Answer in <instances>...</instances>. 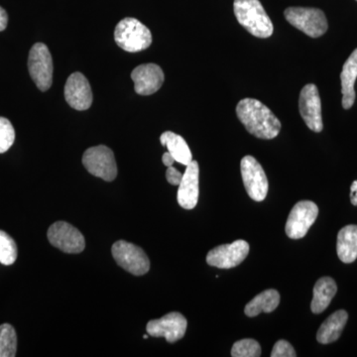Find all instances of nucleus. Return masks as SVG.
<instances>
[{
  "instance_id": "obj_22",
  "label": "nucleus",
  "mask_w": 357,
  "mask_h": 357,
  "mask_svg": "<svg viewBox=\"0 0 357 357\" xmlns=\"http://www.w3.org/2000/svg\"><path fill=\"white\" fill-rule=\"evenodd\" d=\"M280 304V294L274 289L265 290L253 298L244 309L246 316L255 318L261 312H271Z\"/></svg>"
},
{
  "instance_id": "obj_16",
  "label": "nucleus",
  "mask_w": 357,
  "mask_h": 357,
  "mask_svg": "<svg viewBox=\"0 0 357 357\" xmlns=\"http://www.w3.org/2000/svg\"><path fill=\"white\" fill-rule=\"evenodd\" d=\"M199 163L192 161L183 174L182 181L178 185V203L185 210L196 208L199 201Z\"/></svg>"
},
{
  "instance_id": "obj_14",
  "label": "nucleus",
  "mask_w": 357,
  "mask_h": 357,
  "mask_svg": "<svg viewBox=\"0 0 357 357\" xmlns=\"http://www.w3.org/2000/svg\"><path fill=\"white\" fill-rule=\"evenodd\" d=\"M65 98L74 109L86 110L93 103V93L88 79L82 73H74L68 77L65 86Z\"/></svg>"
},
{
  "instance_id": "obj_9",
  "label": "nucleus",
  "mask_w": 357,
  "mask_h": 357,
  "mask_svg": "<svg viewBox=\"0 0 357 357\" xmlns=\"http://www.w3.org/2000/svg\"><path fill=\"white\" fill-rule=\"evenodd\" d=\"M318 215L319 208L314 202L301 201L296 204L286 222V234L292 239L303 238L316 222Z\"/></svg>"
},
{
  "instance_id": "obj_24",
  "label": "nucleus",
  "mask_w": 357,
  "mask_h": 357,
  "mask_svg": "<svg viewBox=\"0 0 357 357\" xmlns=\"http://www.w3.org/2000/svg\"><path fill=\"white\" fill-rule=\"evenodd\" d=\"M17 245L13 237L0 230V263L9 266L17 259Z\"/></svg>"
},
{
  "instance_id": "obj_33",
  "label": "nucleus",
  "mask_w": 357,
  "mask_h": 357,
  "mask_svg": "<svg viewBox=\"0 0 357 357\" xmlns=\"http://www.w3.org/2000/svg\"><path fill=\"white\" fill-rule=\"evenodd\" d=\"M356 1H357V0H356Z\"/></svg>"
},
{
  "instance_id": "obj_26",
  "label": "nucleus",
  "mask_w": 357,
  "mask_h": 357,
  "mask_svg": "<svg viewBox=\"0 0 357 357\" xmlns=\"http://www.w3.org/2000/svg\"><path fill=\"white\" fill-rule=\"evenodd\" d=\"M15 141V130L13 124L6 119L0 117V154L6 153Z\"/></svg>"
},
{
  "instance_id": "obj_8",
  "label": "nucleus",
  "mask_w": 357,
  "mask_h": 357,
  "mask_svg": "<svg viewBox=\"0 0 357 357\" xmlns=\"http://www.w3.org/2000/svg\"><path fill=\"white\" fill-rule=\"evenodd\" d=\"M49 241L54 248L70 255L83 252L86 241L82 232L66 222L53 223L47 232Z\"/></svg>"
},
{
  "instance_id": "obj_7",
  "label": "nucleus",
  "mask_w": 357,
  "mask_h": 357,
  "mask_svg": "<svg viewBox=\"0 0 357 357\" xmlns=\"http://www.w3.org/2000/svg\"><path fill=\"white\" fill-rule=\"evenodd\" d=\"M86 171L95 177L112 182L117 176V165L112 149L105 145L89 148L83 156Z\"/></svg>"
},
{
  "instance_id": "obj_29",
  "label": "nucleus",
  "mask_w": 357,
  "mask_h": 357,
  "mask_svg": "<svg viewBox=\"0 0 357 357\" xmlns=\"http://www.w3.org/2000/svg\"><path fill=\"white\" fill-rule=\"evenodd\" d=\"M7 23H8V15H7L6 11L0 6V31L6 29Z\"/></svg>"
},
{
  "instance_id": "obj_15",
  "label": "nucleus",
  "mask_w": 357,
  "mask_h": 357,
  "mask_svg": "<svg viewBox=\"0 0 357 357\" xmlns=\"http://www.w3.org/2000/svg\"><path fill=\"white\" fill-rule=\"evenodd\" d=\"M134 89L140 96H150L158 91L164 83L163 70L156 64L138 66L131 73Z\"/></svg>"
},
{
  "instance_id": "obj_18",
  "label": "nucleus",
  "mask_w": 357,
  "mask_h": 357,
  "mask_svg": "<svg viewBox=\"0 0 357 357\" xmlns=\"http://www.w3.org/2000/svg\"><path fill=\"white\" fill-rule=\"evenodd\" d=\"M349 319V314L344 310L333 312L319 326L317 333V340L321 344H332L337 342L344 332L345 325Z\"/></svg>"
},
{
  "instance_id": "obj_2",
  "label": "nucleus",
  "mask_w": 357,
  "mask_h": 357,
  "mask_svg": "<svg viewBox=\"0 0 357 357\" xmlns=\"http://www.w3.org/2000/svg\"><path fill=\"white\" fill-rule=\"evenodd\" d=\"M234 10L239 24L253 36L268 38L273 34L272 21L259 0H234Z\"/></svg>"
},
{
  "instance_id": "obj_17",
  "label": "nucleus",
  "mask_w": 357,
  "mask_h": 357,
  "mask_svg": "<svg viewBox=\"0 0 357 357\" xmlns=\"http://www.w3.org/2000/svg\"><path fill=\"white\" fill-rule=\"evenodd\" d=\"M357 77V49L352 52L342 68V107L344 109H351L356 100L354 84Z\"/></svg>"
},
{
  "instance_id": "obj_31",
  "label": "nucleus",
  "mask_w": 357,
  "mask_h": 357,
  "mask_svg": "<svg viewBox=\"0 0 357 357\" xmlns=\"http://www.w3.org/2000/svg\"><path fill=\"white\" fill-rule=\"evenodd\" d=\"M351 201L354 206H357V181H354L351 187Z\"/></svg>"
},
{
  "instance_id": "obj_3",
  "label": "nucleus",
  "mask_w": 357,
  "mask_h": 357,
  "mask_svg": "<svg viewBox=\"0 0 357 357\" xmlns=\"http://www.w3.org/2000/svg\"><path fill=\"white\" fill-rule=\"evenodd\" d=\"M114 40L122 50L136 53L149 48L152 44V34L139 20L126 17L115 27Z\"/></svg>"
},
{
  "instance_id": "obj_10",
  "label": "nucleus",
  "mask_w": 357,
  "mask_h": 357,
  "mask_svg": "<svg viewBox=\"0 0 357 357\" xmlns=\"http://www.w3.org/2000/svg\"><path fill=\"white\" fill-rule=\"evenodd\" d=\"M241 170L248 196L255 202L264 201L268 194V180L262 166L255 157L245 156L241 160Z\"/></svg>"
},
{
  "instance_id": "obj_27",
  "label": "nucleus",
  "mask_w": 357,
  "mask_h": 357,
  "mask_svg": "<svg viewBox=\"0 0 357 357\" xmlns=\"http://www.w3.org/2000/svg\"><path fill=\"white\" fill-rule=\"evenodd\" d=\"M295 349L287 340H278L272 349L271 357H296Z\"/></svg>"
},
{
  "instance_id": "obj_25",
  "label": "nucleus",
  "mask_w": 357,
  "mask_h": 357,
  "mask_svg": "<svg viewBox=\"0 0 357 357\" xmlns=\"http://www.w3.org/2000/svg\"><path fill=\"white\" fill-rule=\"evenodd\" d=\"M261 356V347L251 338L238 340L234 344L231 356L234 357H259Z\"/></svg>"
},
{
  "instance_id": "obj_4",
  "label": "nucleus",
  "mask_w": 357,
  "mask_h": 357,
  "mask_svg": "<svg viewBox=\"0 0 357 357\" xmlns=\"http://www.w3.org/2000/svg\"><path fill=\"white\" fill-rule=\"evenodd\" d=\"M284 15L291 25L312 38L323 36L328 31V20L321 9L289 7Z\"/></svg>"
},
{
  "instance_id": "obj_32",
  "label": "nucleus",
  "mask_w": 357,
  "mask_h": 357,
  "mask_svg": "<svg viewBox=\"0 0 357 357\" xmlns=\"http://www.w3.org/2000/svg\"><path fill=\"white\" fill-rule=\"evenodd\" d=\"M144 338H145V340H147V338H148V335H144Z\"/></svg>"
},
{
  "instance_id": "obj_13",
  "label": "nucleus",
  "mask_w": 357,
  "mask_h": 357,
  "mask_svg": "<svg viewBox=\"0 0 357 357\" xmlns=\"http://www.w3.org/2000/svg\"><path fill=\"white\" fill-rule=\"evenodd\" d=\"M299 109L307 128L314 132H321L324 128L321 102L316 84H307L301 91Z\"/></svg>"
},
{
  "instance_id": "obj_21",
  "label": "nucleus",
  "mask_w": 357,
  "mask_h": 357,
  "mask_svg": "<svg viewBox=\"0 0 357 357\" xmlns=\"http://www.w3.org/2000/svg\"><path fill=\"white\" fill-rule=\"evenodd\" d=\"M160 142L163 146L167 147L168 151L172 154L174 159L182 165L188 166L192 161V155L190 147L182 136L166 131L160 137Z\"/></svg>"
},
{
  "instance_id": "obj_20",
  "label": "nucleus",
  "mask_w": 357,
  "mask_h": 357,
  "mask_svg": "<svg viewBox=\"0 0 357 357\" xmlns=\"http://www.w3.org/2000/svg\"><path fill=\"white\" fill-rule=\"evenodd\" d=\"M337 291V284L331 277L319 279L314 287V297L311 303L312 312L314 314H321L325 311L326 307L330 306Z\"/></svg>"
},
{
  "instance_id": "obj_12",
  "label": "nucleus",
  "mask_w": 357,
  "mask_h": 357,
  "mask_svg": "<svg viewBox=\"0 0 357 357\" xmlns=\"http://www.w3.org/2000/svg\"><path fill=\"white\" fill-rule=\"evenodd\" d=\"M249 253V244L243 239L229 244H223L211 249L206 255V263L220 269H230L238 266Z\"/></svg>"
},
{
  "instance_id": "obj_28",
  "label": "nucleus",
  "mask_w": 357,
  "mask_h": 357,
  "mask_svg": "<svg viewBox=\"0 0 357 357\" xmlns=\"http://www.w3.org/2000/svg\"><path fill=\"white\" fill-rule=\"evenodd\" d=\"M182 178L183 174L178 172L177 169L174 168L173 166L168 167L166 171V178L169 184L178 185H180L181 181H182Z\"/></svg>"
},
{
  "instance_id": "obj_6",
  "label": "nucleus",
  "mask_w": 357,
  "mask_h": 357,
  "mask_svg": "<svg viewBox=\"0 0 357 357\" xmlns=\"http://www.w3.org/2000/svg\"><path fill=\"white\" fill-rule=\"evenodd\" d=\"M112 256L119 266L135 276L149 271L150 260L142 248L126 241H119L112 248Z\"/></svg>"
},
{
  "instance_id": "obj_23",
  "label": "nucleus",
  "mask_w": 357,
  "mask_h": 357,
  "mask_svg": "<svg viewBox=\"0 0 357 357\" xmlns=\"http://www.w3.org/2000/svg\"><path fill=\"white\" fill-rule=\"evenodd\" d=\"M17 351V335L13 326H0V357H14Z\"/></svg>"
},
{
  "instance_id": "obj_19",
  "label": "nucleus",
  "mask_w": 357,
  "mask_h": 357,
  "mask_svg": "<svg viewBox=\"0 0 357 357\" xmlns=\"http://www.w3.org/2000/svg\"><path fill=\"white\" fill-rule=\"evenodd\" d=\"M337 252L340 261L352 263L357 258V225H349L337 234Z\"/></svg>"
},
{
  "instance_id": "obj_5",
  "label": "nucleus",
  "mask_w": 357,
  "mask_h": 357,
  "mask_svg": "<svg viewBox=\"0 0 357 357\" xmlns=\"http://www.w3.org/2000/svg\"><path fill=\"white\" fill-rule=\"evenodd\" d=\"M28 70L30 77L41 91H47L53 83V59L48 47L36 43L29 52Z\"/></svg>"
},
{
  "instance_id": "obj_11",
  "label": "nucleus",
  "mask_w": 357,
  "mask_h": 357,
  "mask_svg": "<svg viewBox=\"0 0 357 357\" xmlns=\"http://www.w3.org/2000/svg\"><path fill=\"white\" fill-rule=\"evenodd\" d=\"M187 326L185 317L180 312H172L161 319L150 321L146 331L150 337H165L167 342L174 344L184 337Z\"/></svg>"
},
{
  "instance_id": "obj_30",
  "label": "nucleus",
  "mask_w": 357,
  "mask_h": 357,
  "mask_svg": "<svg viewBox=\"0 0 357 357\" xmlns=\"http://www.w3.org/2000/svg\"><path fill=\"white\" fill-rule=\"evenodd\" d=\"M162 161H163L164 165L166 167L173 166V164L175 163V159L172 156V154L170 152H166L164 153L163 157H162Z\"/></svg>"
},
{
  "instance_id": "obj_1",
  "label": "nucleus",
  "mask_w": 357,
  "mask_h": 357,
  "mask_svg": "<svg viewBox=\"0 0 357 357\" xmlns=\"http://www.w3.org/2000/svg\"><path fill=\"white\" fill-rule=\"evenodd\" d=\"M236 115L249 133L260 139H273L281 130V122L266 105L255 98H243Z\"/></svg>"
}]
</instances>
